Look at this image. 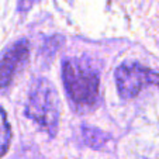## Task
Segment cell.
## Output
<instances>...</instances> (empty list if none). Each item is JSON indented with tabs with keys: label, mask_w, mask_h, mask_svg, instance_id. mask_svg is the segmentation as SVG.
<instances>
[{
	"label": "cell",
	"mask_w": 159,
	"mask_h": 159,
	"mask_svg": "<svg viewBox=\"0 0 159 159\" xmlns=\"http://www.w3.org/2000/svg\"><path fill=\"white\" fill-rule=\"evenodd\" d=\"M117 90L123 99H132L147 86H159V72L138 62H124L114 72Z\"/></svg>",
	"instance_id": "obj_3"
},
{
	"label": "cell",
	"mask_w": 159,
	"mask_h": 159,
	"mask_svg": "<svg viewBox=\"0 0 159 159\" xmlns=\"http://www.w3.org/2000/svg\"><path fill=\"white\" fill-rule=\"evenodd\" d=\"M82 138H83L84 144H87L92 148H96V149L104 148L107 142L110 141V137L103 131L97 128H87V127L82 129Z\"/></svg>",
	"instance_id": "obj_5"
},
{
	"label": "cell",
	"mask_w": 159,
	"mask_h": 159,
	"mask_svg": "<svg viewBox=\"0 0 159 159\" xmlns=\"http://www.w3.org/2000/svg\"><path fill=\"white\" fill-rule=\"evenodd\" d=\"M10 139H11V129H10L6 113L3 108H0V158L6 153Z\"/></svg>",
	"instance_id": "obj_6"
},
{
	"label": "cell",
	"mask_w": 159,
	"mask_h": 159,
	"mask_svg": "<svg viewBox=\"0 0 159 159\" xmlns=\"http://www.w3.org/2000/svg\"><path fill=\"white\" fill-rule=\"evenodd\" d=\"M25 116L35 121L51 137L58 132L61 116L59 97L49 80L41 78L34 82L25 106Z\"/></svg>",
	"instance_id": "obj_2"
},
{
	"label": "cell",
	"mask_w": 159,
	"mask_h": 159,
	"mask_svg": "<svg viewBox=\"0 0 159 159\" xmlns=\"http://www.w3.org/2000/svg\"><path fill=\"white\" fill-rule=\"evenodd\" d=\"M62 80L66 93L79 108H90L99 100L100 79L93 63L86 58H70L62 65Z\"/></svg>",
	"instance_id": "obj_1"
},
{
	"label": "cell",
	"mask_w": 159,
	"mask_h": 159,
	"mask_svg": "<svg viewBox=\"0 0 159 159\" xmlns=\"http://www.w3.org/2000/svg\"><path fill=\"white\" fill-rule=\"evenodd\" d=\"M38 0H20V10L21 11H27L34 3H37Z\"/></svg>",
	"instance_id": "obj_7"
},
{
	"label": "cell",
	"mask_w": 159,
	"mask_h": 159,
	"mask_svg": "<svg viewBox=\"0 0 159 159\" xmlns=\"http://www.w3.org/2000/svg\"><path fill=\"white\" fill-rule=\"evenodd\" d=\"M28 42L27 39H18L2 54L0 57V89L7 87L13 78L24 66L28 59Z\"/></svg>",
	"instance_id": "obj_4"
}]
</instances>
